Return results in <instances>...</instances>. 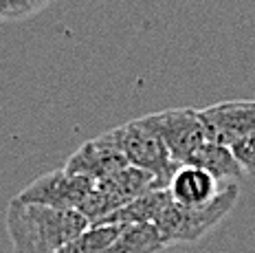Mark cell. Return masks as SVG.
<instances>
[{"mask_svg": "<svg viewBox=\"0 0 255 253\" xmlns=\"http://www.w3.org/2000/svg\"><path fill=\"white\" fill-rule=\"evenodd\" d=\"M88 227L90 220L77 209L9 200L7 234L15 253H55Z\"/></svg>", "mask_w": 255, "mask_h": 253, "instance_id": "cell-1", "label": "cell"}, {"mask_svg": "<svg viewBox=\"0 0 255 253\" xmlns=\"http://www.w3.org/2000/svg\"><path fill=\"white\" fill-rule=\"evenodd\" d=\"M238 198H240L238 185H227L205 207H183V205L169 200L161 216L154 220V227H156L161 240L165 242V247L198 242L231 214Z\"/></svg>", "mask_w": 255, "mask_h": 253, "instance_id": "cell-2", "label": "cell"}, {"mask_svg": "<svg viewBox=\"0 0 255 253\" xmlns=\"http://www.w3.org/2000/svg\"><path fill=\"white\" fill-rule=\"evenodd\" d=\"M110 132H113L128 165L139 167L143 172H150L167 189L169 178H172V174L176 172L180 163H176L169 156L163 139L143 121V117L128 121L119 128L110 130Z\"/></svg>", "mask_w": 255, "mask_h": 253, "instance_id": "cell-3", "label": "cell"}, {"mask_svg": "<svg viewBox=\"0 0 255 253\" xmlns=\"http://www.w3.org/2000/svg\"><path fill=\"white\" fill-rule=\"evenodd\" d=\"M147 126L163 139L169 156L176 163H187L207 141L200 113L194 108H172L143 117Z\"/></svg>", "mask_w": 255, "mask_h": 253, "instance_id": "cell-4", "label": "cell"}, {"mask_svg": "<svg viewBox=\"0 0 255 253\" xmlns=\"http://www.w3.org/2000/svg\"><path fill=\"white\" fill-rule=\"evenodd\" d=\"M95 183L97 181H93V178L71 174L62 167V170H53L49 174L38 176L15 198L24 200V203H38V205H49V207L77 209L79 212L84 200L95 189Z\"/></svg>", "mask_w": 255, "mask_h": 253, "instance_id": "cell-5", "label": "cell"}, {"mask_svg": "<svg viewBox=\"0 0 255 253\" xmlns=\"http://www.w3.org/2000/svg\"><path fill=\"white\" fill-rule=\"evenodd\" d=\"M207 141L231 145L238 139L255 134V99H231L198 110Z\"/></svg>", "mask_w": 255, "mask_h": 253, "instance_id": "cell-6", "label": "cell"}, {"mask_svg": "<svg viewBox=\"0 0 255 253\" xmlns=\"http://www.w3.org/2000/svg\"><path fill=\"white\" fill-rule=\"evenodd\" d=\"M128 167V161L121 154L119 145H117L113 132H104L97 139L86 141L71 159L66 161L64 170L79 176L93 178V181H102L110 174Z\"/></svg>", "mask_w": 255, "mask_h": 253, "instance_id": "cell-7", "label": "cell"}, {"mask_svg": "<svg viewBox=\"0 0 255 253\" xmlns=\"http://www.w3.org/2000/svg\"><path fill=\"white\" fill-rule=\"evenodd\" d=\"M222 187L227 185H220L209 172L191 163H180L167 183L172 200L183 207H205L222 192Z\"/></svg>", "mask_w": 255, "mask_h": 253, "instance_id": "cell-8", "label": "cell"}, {"mask_svg": "<svg viewBox=\"0 0 255 253\" xmlns=\"http://www.w3.org/2000/svg\"><path fill=\"white\" fill-rule=\"evenodd\" d=\"M187 163H191L196 167H203L220 185H238L244 178V172L238 159L233 156L231 147L216 143V141H205L203 147Z\"/></svg>", "mask_w": 255, "mask_h": 253, "instance_id": "cell-9", "label": "cell"}, {"mask_svg": "<svg viewBox=\"0 0 255 253\" xmlns=\"http://www.w3.org/2000/svg\"><path fill=\"white\" fill-rule=\"evenodd\" d=\"M169 200L172 196L167 189H152V192L130 200L110 216H106L97 225H154V220L161 216Z\"/></svg>", "mask_w": 255, "mask_h": 253, "instance_id": "cell-10", "label": "cell"}, {"mask_svg": "<svg viewBox=\"0 0 255 253\" xmlns=\"http://www.w3.org/2000/svg\"><path fill=\"white\" fill-rule=\"evenodd\" d=\"M165 249L154 225H121L119 236L102 253H158Z\"/></svg>", "mask_w": 255, "mask_h": 253, "instance_id": "cell-11", "label": "cell"}, {"mask_svg": "<svg viewBox=\"0 0 255 253\" xmlns=\"http://www.w3.org/2000/svg\"><path fill=\"white\" fill-rule=\"evenodd\" d=\"M121 231V225H90L75 240L66 242L55 253H102Z\"/></svg>", "mask_w": 255, "mask_h": 253, "instance_id": "cell-12", "label": "cell"}, {"mask_svg": "<svg viewBox=\"0 0 255 253\" xmlns=\"http://www.w3.org/2000/svg\"><path fill=\"white\" fill-rule=\"evenodd\" d=\"M53 0H0V22H15L35 15Z\"/></svg>", "mask_w": 255, "mask_h": 253, "instance_id": "cell-13", "label": "cell"}, {"mask_svg": "<svg viewBox=\"0 0 255 253\" xmlns=\"http://www.w3.org/2000/svg\"><path fill=\"white\" fill-rule=\"evenodd\" d=\"M233 156L240 163L242 172L249 176H255V134H249L244 139H238L236 143H231Z\"/></svg>", "mask_w": 255, "mask_h": 253, "instance_id": "cell-14", "label": "cell"}]
</instances>
